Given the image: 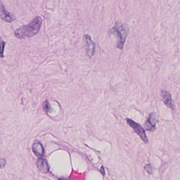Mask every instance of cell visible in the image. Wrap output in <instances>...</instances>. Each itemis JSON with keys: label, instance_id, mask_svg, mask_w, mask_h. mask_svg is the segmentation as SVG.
Here are the masks:
<instances>
[{"label": "cell", "instance_id": "cell-7", "mask_svg": "<svg viewBox=\"0 0 180 180\" xmlns=\"http://www.w3.org/2000/svg\"><path fill=\"white\" fill-rule=\"evenodd\" d=\"M32 150L34 154L38 157L41 158L44 154V150L42 145L41 144L40 142L37 141L34 143L32 147Z\"/></svg>", "mask_w": 180, "mask_h": 180}, {"label": "cell", "instance_id": "cell-13", "mask_svg": "<svg viewBox=\"0 0 180 180\" xmlns=\"http://www.w3.org/2000/svg\"><path fill=\"white\" fill-rule=\"evenodd\" d=\"M101 172L103 175H105V169H104V168H103V166H102V167L101 168Z\"/></svg>", "mask_w": 180, "mask_h": 180}, {"label": "cell", "instance_id": "cell-12", "mask_svg": "<svg viewBox=\"0 0 180 180\" xmlns=\"http://www.w3.org/2000/svg\"><path fill=\"white\" fill-rule=\"evenodd\" d=\"M5 43L4 42H2L1 44V57H3V53H4V49L5 47Z\"/></svg>", "mask_w": 180, "mask_h": 180}, {"label": "cell", "instance_id": "cell-2", "mask_svg": "<svg viewBox=\"0 0 180 180\" xmlns=\"http://www.w3.org/2000/svg\"><path fill=\"white\" fill-rule=\"evenodd\" d=\"M111 33L116 35L118 38L117 47L119 49L122 50L127 38L128 31L122 22L120 21L116 22L114 26L111 29Z\"/></svg>", "mask_w": 180, "mask_h": 180}, {"label": "cell", "instance_id": "cell-6", "mask_svg": "<svg viewBox=\"0 0 180 180\" xmlns=\"http://www.w3.org/2000/svg\"><path fill=\"white\" fill-rule=\"evenodd\" d=\"M84 39L86 43V54L89 58L93 56L95 51V45L89 35H85Z\"/></svg>", "mask_w": 180, "mask_h": 180}, {"label": "cell", "instance_id": "cell-1", "mask_svg": "<svg viewBox=\"0 0 180 180\" xmlns=\"http://www.w3.org/2000/svg\"><path fill=\"white\" fill-rule=\"evenodd\" d=\"M42 20L40 17H36L27 25L22 26L15 32V36L19 39L31 38L36 35L40 31Z\"/></svg>", "mask_w": 180, "mask_h": 180}, {"label": "cell", "instance_id": "cell-11", "mask_svg": "<svg viewBox=\"0 0 180 180\" xmlns=\"http://www.w3.org/2000/svg\"><path fill=\"white\" fill-rule=\"evenodd\" d=\"M43 109L44 110L46 111V113H48L51 110V106L50 105L49 103V102L47 100L44 103V105H43Z\"/></svg>", "mask_w": 180, "mask_h": 180}, {"label": "cell", "instance_id": "cell-14", "mask_svg": "<svg viewBox=\"0 0 180 180\" xmlns=\"http://www.w3.org/2000/svg\"><path fill=\"white\" fill-rule=\"evenodd\" d=\"M58 180H66V179H59Z\"/></svg>", "mask_w": 180, "mask_h": 180}, {"label": "cell", "instance_id": "cell-9", "mask_svg": "<svg viewBox=\"0 0 180 180\" xmlns=\"http://www.w3.org/2000/svg\"><path fill=\"white\" fill-rule=\"evenodd\" d=\"M37 165L39 170L42 173H48L49 171V167L48 165V163L44 159L41 158L39 159L37 163Z\"/></svg>", "mask_w": 180, "mask_h": 180}, {"label": "cell", "instance_id": "cell-3", "mask_svg": "<svg viewBox=\"0 0 180 180\" xmlns=\"http://www.w3.org/2000/svg\"><path fill=\"white\" fill-rule=\"evenodd\" d=\"M126 122L128 126L132 128L135 132L139 136L144 143L145 144H147L149 143V139L147 137L145 130L141 125L129 118H126Z\"/></svg>", "mask_w": 180, "mask_h": 180}, {"label": "cell", "instance_id": "cell-10", "mask_svg": "<svg viewBox=\"0 0 180 180\" xmlns=\"http://www.w3.org/2000/svg\"><path fill=\"white\" fill-rule=\"evenodd\" d=\"M145 170L149 174H153V168L152 167L151 164H147L144 166Z\"/></svg>", "mask_w": 180, "mask_h": 180}, {"label": "cell", "instance_id": "cell-8", "mask_svg": "<svg viewBox=\"0 0 180 180\" xmlns=\"http://www.w3.org/2000/svg\"><path fill=\"white\" fill-rule=\"evenodd\" d=\"M1 18L2 20L8 23L12 22L15 20V18L5 9L2 4H1Z\"/></svg>", "mask_w": 180, "mask_h": 180}, {"label": "cell", "instance_id": "cell-4", "mask_svg": "<svg viewBox=\"0 0 180 180\" xmlns=\"http://www.w3.org/2000/svg\"><path fill=\"white\" fill-rule=\"evenodd\" d=\"M158 122L155 113L154 112H152L149 114L143 125L145 130L153 132L155 130L156 124L158 123Z\"/></svg>", "mask_w": 180, "mask_h": 180}, {"label": "cell", "instance_id": "cell-5", "mask_svg": "<svg viewBox=\"0 0 180 180\" xmlns=\"http://www.w3.org/2000/svg\"><path fill=\"white\" fill-rule=\"evenodd\" d=\"M160 94L161 100L163 102L164 104L168 108L174 111L175 110V103L172 99V94L170 93L165 90H161Z\"/></svg>", "mask_w": 180, "mask_h": 180}]
</instances>
